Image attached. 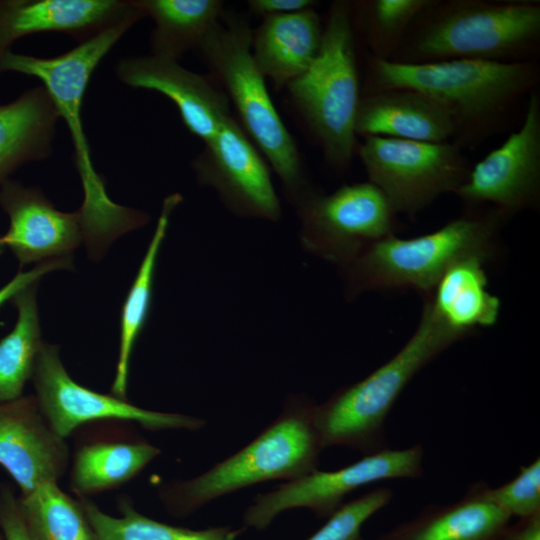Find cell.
I'll return each mask as SVG.
<instances>
[{
  "label": "cell",
  "instance_id": "cell-1",
  "mask_svg": "<svg viewBox=\"0 0 540 540\" xmlns=\"http://www.w3.org/2000/svg\"><path fill=\"white\" fill-rule=\"evenodd\" d=\"M540 81L538 60L501 63L449 60L423 64L382 61L368 56L361 94L390 88L420 91L449 114L450 142L475 149L504 132Z\"/></svg>",
  "mask_w": 540,
  "mask_h": 540
},
{
  "label": "cell",
  "instance_id": "cell-2",
  "mask_svg": "<svg viewBox=\"0 0 540 540\" xmlns=\"http://www.w3.org/2000/svg\"><path fill=\"white\" fill-rule=\"evenodd\" d=\"M136 23L129 20L105 29L75 48L52 58L7 51L0 56V73L17 72L38 78L51 96L60 119L67 125L74 149L84 200L78 209L89 255L98 260L109 244L122 234L144 226L149 215L116 204L94 168L82 124V105L89 80L98 64Z\"/></svg>",
  "mask_w": 540,
  "mask_h": 540
},
{
  "label": "cell",
  "instance_id": "cell-3",
  "mask_svg": "<svg viewBox=\"0 0 540 540\" xmlns=\"http://www.w3.org/2000/svg\"><path fill=\"white\" fill-rule=\"evenodd\" d=\"M539 54V1L429 0L390 61L519 63L538 60Z\"/></svg>",
  "mask_w": 540,
  "mask_h": 540
},
{
  "label": "cell",
  "instance_id": "cell-4",
  "mask_svg": "<svg viewBox=\"0 0 540 540\" xmlns=\"http://www.w3.org/2000/svg\"><path fill=\"white\" fill-rule=\"evenodd\" d=\"M315 403L289 396L281 413L249 444L200 475L161 485L158 499L167 514L185 518L227 494L271 481H292L319 466L323 449L314 423Z\"/></svg>",
  "mask_w": 540,
  "mask_h": 540
},
{
  "label": "cell",
  "instance_id": "cell-5",
  "mask_svg": "<svg viewBox=\"0 0 540 540\" xmlns=\"http://www.w3.org/2000/svg\"><path fill=\"white\" fill-rule=\"evenodd\" d=\"M252 28L247 19L224 11L196 51L225 92L238 122L278 176L294 207L315 189L298 146L280 117L266 79L251 53Z\"/></svg>",
  "mask_w": 540,
  "mask_h": 540
},
{
  "label": "cell",
  "instance_id": "cell-6",
  "mask_svg": "<svg viewBox=\"0 0 540 540\" xmlns=\"http://www.w3.org/2000/svg\"><path fill=\"white\" fill-rule=\"evenodd\" d=\"M508 220L493 207L466 209L428 234L381 239L339 267L345 293L353 299L367 291L412 289L425 296L456 261L470 255L493 258Z\"/></svg>",
  "mask_w": 540,
  "mask_h": 540
},
{
  "label": "cell",
  "instance_id": "cell-7",
  "mask_svg": "<svg viewBox=\"0 0 540 540\" xmlns=\"http://www.w3.org/2000/svg\"><path fill=\"white\" fill-rule=\"evenodd\" d=\"M285 90L326 163L345 171L358 145L355 123L361 98L351 1L329 5L317 57Z\"/></svg>",
  "mask_w": 540,
  "mask_h": 540
},
{
  "label": "cell",
  "instance_id": "cell-8",
  "mask_svg": "<svg viewBox=\"0 0 540 540\" xmlns=\"http://www.w3.org/2000/svg\"><path fill=\"white\" fill-rule=\"evenodd\" d=\"M457 341L424 304L416 330L394 356L315 404L314 423L323 448L342 446L363 455L389 448L385 420L394 403L420 370Z\"/></svg>",
  "mask_w": 540,
  "mask_h": 540
},
{
  "label": "cell",
  "instance_id": "cell-9",
  "mask_svg": "<svg viewBox=\"0 0 540 540\" xmlns=\"http://www.w3.org/2000/svg\"><path fill=\"white\" fill-rule=\"evenodd\" d=\"M356 154L368 181L383 192L395 213L410 217L440 195L454 193L472 166L463 150L452 142L369 136L358 143Z\"/></svg>",
  "mask_w": 540,
  "mask_h": 540
},
{
  "label": "cell",
  "instance_id": "cell-10",
  "mask_svg": "<svg viewBox=\"0 0 540 540\" xmlns=\"http://www.w3.org/2000/svg\"><path fill=\"white\" fill-rule=\"evenodd\" d=\"M294 208L302 247L339 267L396 229L390 202L369 181L343 185L330 194L315 188Z\"/></svg>",
  "mask_w": 540,
  "mask_h": 540
},
{
  "label": "cell",
  "instance_id": "cell-11",
  "mask_svg": "<svg viewBox=\"0 0 540 540\" xmlns=\"http://www.w3.org/2000/svg\"><path fill=\"white\" fill-rule=\"evenodd\" d=\"M423 447L386 448L363 455L350 465L332 471L315 470L287 481L269 492L256 495L243 514L246 528L265 530L281 513L306 508L327 519L355 490L383 480L416 479L423 474Z\"/></svg>",
  "mask_w": 540,
  "mask_h": 540
},
{
  "label": "cell",
  "instance_id": "cell-12",
  "mask_svg": "<svg viewBox=\"0 0 540 540\" xmlns=\"http://www.w3.org/2000/svg\"><path fill=\"white\" fill-rule=\"evenodd\" d=\"M39 409L62 438L101 421L136 423L149 431H198L206 421L181 414L148 410L112 394H103L75 381L67 372L59 347L44 342L31 378Z\"/></svg>",
  "mask_w": 540,
  "mask_h": 540
},
{
  "label": "cell",
  "instance_id": "cell-13",
  "mask_svg": "<svg viewBox=\"0 0 540 540\" xmlns=\"http://www.w3.org/2000/svg\"><path fill=\"white\" fill-rule=\"evenodd\" d=\"M466 209L493 207L511 219L540 200V95L534 90L519 128L471 166L454 192Z\"/></svg>",
  "mask_w": 540,
  "mask_h": 540
},
{
  "label": "cell",
  "instance_id": "cell-14",
  "mask_svg": "<svg viewBox=\"0 0 540 540\" xmlns=\"http://www.w3.org/2000/svg\"><path fill=\"white\" fill-rule=\"evenodd\" d=\"M191 166L197 182L212 188L233 215L280 220L282 207L269 164L232 115Z\"/></svg>",
  "mask_w": 540,
  "mask_h": 540
},
{
  "label": "cell",
  "instance_id": "cell-15",
  "mask_svg": "<svg viewBox=\"0 0 540 540\" xmlns=\"http://www.w3.org/2000/svg\"><path fill=\"white\" fill-rule=\"evenodd\" d=\"M74 434L69 487L76 498H91L123 486L161 453L128 422H95Z\"/></svg>",
  "mask_w": 540,
  "mask_h": 540
},
{
  "label": "cell",
  "instance_id": "cell-16",
  "mask_svg": "<svg viewBox=\"0 0 540 540\" xmlns=\"http://www.w3.org/2000/svg\"><path fill=\"white\" fill-rule=\"evenodd\" d=\"M71 450L39 409L34 395L0 403V466L24 497L68 471Z\"/></svg>",
  "mask_w": 540,
  "mask_h": 540
},
{
  "label": "cell",
  "instance_id": "cell-17",
  "mask_svg": "<svg viewBox=\"0 0 540 540\" xmlns=\"http://www.w3.org/2000/svg\"><path fill=\"white\" fill-rule=\"evenodd\" d=\"M115 72L127 86L158 92L176 106L187 130L211 140L231 114L230 102L213 76L190 71L178 61L153 55L120 59Z\"/></svg>",
  "mask_w": 540,
  "mask_h": 540
},
{
  "label": "cell",
  "instance_id": "cell-18",
  "mask_svg": "<svg viewBox=\"0 0 540 540\" xmlns=\"http://www.w3.org/2000/svg\"><path fill=\"white\" fill-rule=\"evenodd\" d=\"M0 207L9 218L3 243L21 268L35 262L72 257L84 241L79 211L58 210L36 187L6 180L0 186Z\"/></svg>",
  "mask_w": 540,
  "mask_h": 540
},
{
  "label": "cell",
  "instance_id": "cell-19",
  "mask_svg": "<svg viewBox=\"0 0 540 540\" xmlns=\"http://www.w3.org/2000/svg\"><path fill=\"white\" fill-rule=\"evenodd\" d=\"M142 18L134 0H0V56L16 40L35 33H63L81 43Z\"/></svg>",
  "mask_w": 540,
  "mask_h": 540
},
{
  "label": "cell",
  "instance_id": "cell-20",
  "mask_svg": "<svg viewBox=\"0 0 540 540\" xmlns=\"http://www.w3.org/2000/svg\"><path fill=\"white\" fill-rule=\"evenodd\" d=\"M357 137H385L419 142H450L453 124L447 111L428 95L409 88L361 94Z\"/></svg>",
  "mask_w": 540,
  "mask_h": 540
},
{
  "label": "cell",
  "instance_id": "cell-21",
  "mask_svg": "<svg viewBox=\"0 0 540 540\" xmlns=\"http://www.w3.org/2000/svg\"><path fill=\"white\" fill-rule=\"evenodd\" d=\"M489 488L474 483L458 501L428 505L379 540H504L512 517L492 501Z\"/></svg>",
  "mask_w": 540,
  "mask_h": 540
},
{
  "label": "cell",
  "instance_id": "cell-22",
  "mask_svg": "<svg viewBox=\"0 0 540 540\" xmlns=\"http://www.w3.org/2000/svg\"><path fill=\"white\" fill-rule=\"evenodd\" d=\"M323 30L324 21L315 8L263 18L252 30V57L276 90H285L312 65Z\"/></svg>",
  "mask_w": 540,
  "mask_h": 540
},
{
  "label": "cell",
  "instance_id": "cell-23",
  "mask_svg": "<svg viewBox=\"0 0 540 540\" xmlns=\"http://www.w3.org/2000/svg\"><path fill=\"white\" fill-rule=\"evenodd\" d=\"M487 261L480 255L456 261L424 296L433 316L458 340L498 320L501 302L488 290Z\"/></svg>",
  "mask_w": 540,
  "mask_h": 540
},
{
  "label": "cell",
  "instance_id": "cell-24",
  "mask_svg": "<svg viewBox=\"0 0 540 540\" xmlns=\"http://www.w3.org/2000/svg\"><path fill=\"white\" fill-rule=\"evenodd\" d=\"M59 119L43 86L0 104V186L20 166L51 155Z\"/></svg>",
  "mask_w": 540,
  "mask_h": 540
},
{
  "label": "cell",
  "instance_id": "cell-25",
  "mask_svg": "<svg viewBox=\"0 0 540 540\" xmlns=\"http://www.w3.org/2000/svg\"><path fill=\"white\" fill-rule=\"evenodd\" d=\"M154 29L150 35L151 55L178 61L197 50L207 33L225 11L221 0H134Z\"/></svg>",
  "mask_w": 540,
  "mask_h": 540
},
{
  "label": "cell",
  "instance_id": "cell-26",
  "mask_svg": "<svg viewBox=\"0 0 540 540\" xmlns=\"http://www.w3.org/2000/svg\"><path fill=\"white\" fill-rule=\"evenodd\" d=\"M182 199L179 193H172L164 199L153 236L122 306L119 352L111 386V394L119 398L127 399L130 361L135 343L149 314L157 259L170 217Z\"/></svg>",
  "mask_w": 540,
  "mask_h": 540
},
{
  "label": "cell",
  "instance_id": "cell-27",
  "mask_svg": "<svg viewBox=\"0 0 540 540\" xmlns=\"http://www.w3.org/2000/svg\"><path fill=\"white\" fill-rule=\"evenodd\" d=\"M38 282L28 285L11 300L17 310L14 328L0 340V403L23 396L43 345L37 307Z\"/></svg>",
  "mask_w": 540,
  "mask_h": 540
},
{
  "label": "cell",
  "instance_id": "cell-28",
  "mask_svg": "<svg viewBox=\"0 0 540 540\" xmlns=\"http://www.w3.org/2000/svg\"><path fill=\"white\" fill-rule=\"evenodd\" d=\"M98 540H236L242 530L232 526L203 529L171 525L139 512L129 497L117 500L118 516L103 511L91 498H78Z\"/></svg>",
  "mask_w": 540,
  "mask_h": 540
},
{
  "label": "cell",
  "instance_id": "cell-29",
  "mask_svg": "<svg viewBox=\"0 0 540 540\" xmlns=\"http://www.w3.org/2000/svg\"><path fill=\"white\" fill-rule=\"evenodd\" d=\"M19 503L31 540H98L80 500L63 491L58 482L19 496Z\"/></svg>",
  "mask_w": 540,
  "mask_h": 540
},
{
  "label": "cell",
  "instance_id": "cell-30",
  "mask_svg": "<svg viewBox=\"0 0 540 540\" xmlns=\"http://www.w3.org/2000/svg\"><path fill=\"white\" fill-rule=\"evenodd\" d=\"M429 0L351 1L355 28H359L369 56L390 61L408 27Z\"/></svg>",
  "mask_w": 540,
  "mask_h": 540
},
{
  "label": "cell",
  "instance_id": "cell-31",
  "mask_svg": "<svg viewBox=\"0 0 540 540\" xmlns=\"http://www.w3.org/2000/svg\"><path fill=\"white\" fill-rule=\"evenodd\" d=\"M392 497V490L381 487L344 503L306 540H363V525Z\"/></svg>",
  "mask_w": 540,
  "mask_h": 540
},
{
  "label": "cell",
  "instance_id": "cell-32",
  "mask_svg": "<svg viewBox=\"0 0 540 540\" xmlns=\"http://www.w3.org/2000/svg\"><path fill=\"white\" fill-rule=\"evenodd\" d=\"M492 501L511 517L527 519L540 515V459L521 466L509 482L489 488Z\"/></svg>",
  "mask_w": 540,
  "mask_h": 540
},
{
  "label": "cell",
  "instance_id": "cell-33",
  "mask_svg": "<svg viewBox=\"0 0 540 540\" xmlns=\"http://www.w3.org/2000/svg\"><path fill=\"white\" fill-rule=\"evenodd\" d=\"M0 532L3 540H31L23 521L19 496L8 483L0 484Z\"/></svg>",
  "mask_w": 540,
  "mask_h": 540
},
{
  "label": "cell",
  "instance_id": "cell-34",
  "mask_svg": "<svg viewBox=\"0 0 540 540\" xmlns=\"http://www.w3.org/2000/svg\"><path fill=\"white\" fill-rule=\"evenodd\" d=\"M72 260V257L54 259L39 263L28 271L19 270L7 284L0 288V308L8 301H11L23 288L39 282L45 274L59 269H72Z\"/></svg>",
  "mask_w": 540,
  "mask_h": 540
},
{
  "label": "cell",
  "instance_id": "cell-35",
  "mask_svg": "<svg viewBox=\"0 0 540 540\" xmlns=\"http://www.w3.org/2000/svg\"><path fill=\"white\" fill-rule=\"evenodd\" d=\"M246 3L248 11L262 19L315 8L319 4L314 0H248Z\"/></svg>",
  "mask_w": 540,
  "mask_h": 540
},
{
  "label": "cell",
  "instance_id": "cell-36",
  "mask_svg": "<svg viewBox=\"0 0 540 540\" xmlns=\"http://www.w3.org/2000/svg\"><path fill=\"white\" fill-rule=\"evenodd\" d=\"M504 540H540V515L518 519L512 524Z\"/></svg>",
  "mask_w": 540,
  "mask_h": 540
},
{
  "label": "cell",
  "instance_id": "cell-37",
  "mask_svg": "<svg viewBox=\"0 0 540 540\" xmlns=\"http://www.w3.org/2000/svg\"><path fill=\"white\" fill-rule=\"evenodd\" d=\"M5 248L6 247L3 243L2 236H0V255L4 252Z\"/></svg>",
  "mask_w": 540,
  "mask_h": 540
},
{
  "label": "cell",
  "instance_id": "cell-38",
  "mask_svg": "<svg viewBox=\"0 0 540 540\" xmlns=\"http://www.w3.org/2000/svg\"><path fill=\"white\" fill-rule=\"evenodd\" d=\"M0 540H3V537H2V534H1V532H0Z\"/></svg>",
  "mask_w": 540,
  "mask_h": 540
}]
</instances>
